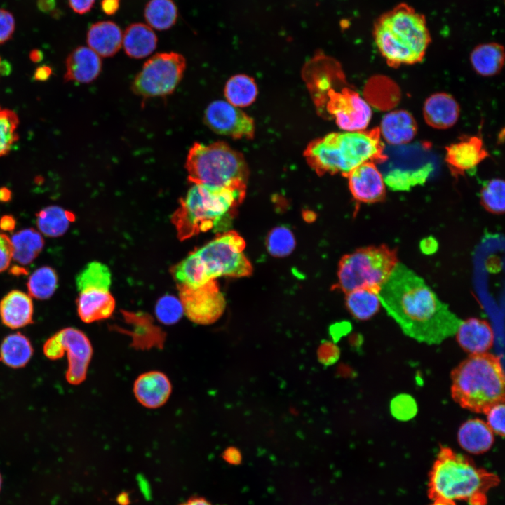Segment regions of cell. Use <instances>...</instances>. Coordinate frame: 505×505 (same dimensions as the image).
<instances>
[{"label": "cell", "mask_w": 505, "mask_h": 505, "mask_svg": "<svg viewBox=\"0 0 505 505\" xmlns=\"http://www.w3.org/2000/svg\"><path fill=\"white\" fill-rule=\"evenodd\" d=\"M378 127L335 132L311 141L304 152L309 166L319 175L349 173L363 163H382L387 156Z\"/></svg>", "instance_id": "277c9868"}, {"label": "cell", "mask_w": 505, "mask_h": 505, "mask_svg": "<svg viewBox=\"0 0 505 505\" xmlns=\"http://www.w3.org/2000/svg\"><path fill=\"white\" fill-rule=\"evenodd\" d=\"M432 170L431 164H426L414 170L393 169L388 173L385 184L393 189H408L411 186L424 182Z\"/></svg>", "instance_id": "e575fe53"}, {"label": "cell", "mask_w": 505, "mask_h": 505, "mask_svg": "<svg viewBox=\"0 0 505 505\" xmlns=\"http://www.w3.org/2000/svg\"><path fill=\"white\" fill-rule=\"evenodd\" d=\"M29 339L20 332L7 335L0 345V361L12 368L25 366L33 355Z\"/></svg>", "instance_id": "83f0119b"}, {"label": "cell", "mask_w": 505, "mask_h": 505, "mask_svg": "<svg viewBox=\"0 0 505 505\" xmlns=\"http://www.w3.org/2000/svg\"><path fill=\"white\" fill-rule=\"evenodd\" d=\"M74 220L72 213L57 206L44 208L36 215V224L39 231L49 237L63 235Z\"/></svg>", "instance_id": "4dcf8cb0"}, {"label": "cell", "mask_w": 505, "mask_h": 505, "mask_svg": "<svg viewBox=\"0 0 505 505\" xmlns=\"http://www.w3.org/2000/svg\"><path fill=\"white\" fill-rule=\"evenodd\" d=\"M445 149V161L454 174H464L488 156L483 140L478 136L464 137Z\"/></svg>", "instance_id": "e0dca14e"}, {"label": "cell", "mask_w": 505, "mask_h": 505, "mask_svg": "<svg viewBox=\"0 0 505 505\" xmlns=\"http://www.w3.org/2000/svg\"><path fill=\"white\" fill-rule=\"evenodd\" d=\"M55 334L62 356L66 353L68 359L66 379L71 384H80L86 379L92 358L91 342L85 333L74 328H65Z\"/></svg>", "instance_id": "5bb4252c"}, {"label": "cell", "mask_w": 505, "mask_h": 505, "mask_svg": "<svg viewBox=\"0 0 505 505\" xmlns=\"http://www.w3.org/2000/svg\"><path fill=\"white\" fill-rule=\"evenodd\" d=\"M43 58V53L40 50L34 49L29 53V58L34 62H41Z\"/></svg>", "instance_id": "816d5d0a"}, {"label": "cell", "mask_w": 505, "mask_h": 505, "mask_svg": "<svg viewBox=\"0 0 505 505\" xmlns=\"http://www.w3.org/2000/svg\"><path fill=\"white\" fill-rule=\"evenodd\" d=\"M186 65L184 57L178 53H156L143 65L131 89L144 99L170 95L181 81Z\"/></svg>", "instance_id": "8fae6325"}, {"label": "cell", "mask_w": 505, "mask_h": 505, "mask_svg": "<svg viewBox=\"0 0 505 505\" xmlns=\"http://www.w3.org/2000/svg\"><path fill=\"white\" fill-rule=\"evenodd\" d=\"M334 58L318 52L303 69L304 80L320 115L334 119L343 130H365L372 109L358 93L346 86Z\"/></svg>", "instance_id": "7a4b0ae2"}, {"label": "cell", "mask_w": 505, "mask_h": 505, "mask_svg": "<svg viewBox=\"0 0 505 505\" xmlns=\"http://www.w3.org/2000/svg\"><path fill=\"white\" fill-rule=\"evenodd\" d=\"M177 289L184 314L193 323L210 325L223 314L226 302L216 279L198 287L177 284Z\"/></svg>", "instance_id": "7c38bea8"}, {"label": "cell", "mask_w": 505, "mask_h": 505, "mask_svg": "<svg viewBox=\"0 0 505 505\" xmlns=\"http://www.w3.org/2000/svg\"><path fill=\"white\" fill-rule=\"evenodd\" d=\"M121 0H102L101 9L108 15L115 14L120 7Z\"/></svg>", "instance_id": "f6af8a7d"}, {"label": "cell", "mask_w": 505, "mask_h": 505, "mask_svg": "<svg viewBox=\"0 0 505 505\" xmlns=\"http://www.w3.org/2000/svg\"><path fill=\"white\" fill-rule=\"evenodd\" d=\"M123 32L115 22L110 20L99 21L93 24L86 35L88 47L100 57L114 55L121 48Z\"/></svg>", "instance_id": "cb8c5ba5"}, {"label": "cell", "mask_w": 505, "mask_h": 505, "mask_svg": "<svg viewBox=\"0 0 505 505\" xmlns=\"http://www.w3.org/2000/svg\"><path fill=\"white\" fill-rule=\"evenodd\" d=\"M460 447L472 454H481L487 452L494 442V433L486 422L479 419H470L464 422L457 432Z\"/></svg>", "instance_id": "d4e9b609"}, {"label": "cell", "mask_w": 505, "mask_h": 505, "mask_svg": "<svg viewBox=\"0 0 505 505\" xmlns=\"http://www.w3.org/2000/svg\"><path fill=\"white\" fill-rule=\"evenodd\" d=\"M13 259V247L11 238L0 233V273L6 270Z\"/></svg>", "instance_id": "7bdbcfd3"}, {"label": "cell", "mask_w": 505, "mask_h": 505, "mask_svg": "<svg viewBox=\"0 0 505 505\" xmlns=\"http://www.w3.org/2000/svg\"><path fill=\"white\" fill-rule=\"evenodd\" d=\"M11 192L6 187L0 188V201H8L11 199Z\"/></svg>", "instance_id": "f5cc1de1"}, {"label": "cell", "mask_w": 505, "mask_h": 505, "mask_svg": "<svg viewBox=\"0 0 505 505\" xmlns=\"http://www.w3.org/2000/svg\"><path fill=\"white\" fill-rule=\"evenodd\" d=\"M378 295L381 304L403 332L419 342L441 343L454 335L462 321L420 276L399 262Z\"/></svg>", "instance_id": "6da1fadb"}, {"label": "cell", "mask_w": 505, "mask_h": 505, "mask_svg": "<svg viewBox=\"0 0 505 505\" xmlns=\"http://www.w3.org/2000/svg\"><path fill=\"white\" fill-rule=\"evenodd\" d=\"M13 259L19 264H30L41 252L44 245L41 234L33 229L20 230L11 238Z\"/></svg>", "instance_id": "f1b7e54d"}, {"label": "cell", "mask_w": 505, "mask_h": 505, "mask_svg": "<svg viewBox=\"0 0 505 505\" xmlns=\"http://www.w3.org/2000/svg\"><path fill=\"white\" fill-rule=\"evenodd\" d=\"M504 403H500L491 407L487 412L486 423L494 434L504 436Z\"/></svg>", "instance_id": "ab89813d"}, {"label": "cell", "mask_w": 505, "mask_h": 505, "mask_svg": "<svg viewBox=\"0 0 505 505\" xmlns=\"http://www.w3.org/2000/svg\"><path fill=\"white\" fill-rule=\"evenodd\" d=\"M17 114L0 106V157L7 155L18 140Z\"/></svg>", "instance_id": "d590c367"}, {"label": "cell", "mask_w": 505, "mask_h": 505, "mask_svg": "<svg viewBox=\"0 0 505 505\" xmlns=\"http://www.w3.org/2000/svg\"><path fill=\"white\" fill-rule=\"evenodd\" d=\"M398 263L396 250L386 245L358 249L341 259L337 288L345 293L358 288L379 292Z\"/></svg>", "instance_id": "30bf717a"}, {"label": "cell", "mask_w": 505, "mask_h": 505, "mask_svg": "<svg viewBox=\"0 0 505 505\" xmlns=\"http://www.w3.org/2000/svg\"><path fill=\"white\" fill-rule=\"evenodd\" d=\"M112 274L109 267L97 261L90 262L79 273L76 285L80 298H94L110 293Z\"/></svg>", "instance_id": "44dd1931"}, {"label": "cell", "mask_w": 505, "mask_h": 505, "mask_svg": "<svg viewBox=\"0 0 505 505\" xmlns=\"http://www.w3.org/2000/svg\"><path fill=\"white\" fill-rule=\"evenodd\" d=\"M154 311L158 321L166 325L175 324L184 314L180 299L170 295L159 298Z\"/></svg>", "instance_id": "f35d334b"}, {"label": "cell", "mask_w": 505, "mask_h": 505, "mask_svg": "<svg viewBox=\"0 0 505 505\" xmlns=\"http://www.w3.org/2000/svg\"><path fill=\"white\" fill-rule=\"evenodd\" d=\"M372 36L381 55L393 68L421 62L431 41L425 16L404 2L376 19Z\"/></svg>", "instance_id": "5b68a950"}, {"label": "cell", "mask_w": 505, "mask_h": 505, "mask_svg": "<svg viewBox=\"0 0 505 505\" xmlns=\"http://www.w3.org/2000/svg\"><path fill=\"white\" fill-rule=\"evenodd\" d=\"M346 305L355 318L365 321L379 311L381 302L378 292L370 288H358L346 293Z\"/></svg>", "instance_id": "f546056e"}, {"label": "cell", "mask_w": 505, "mask_h": 505, "mask_svg": "<svg viewBox=\"0 0 505 505\" xmlns=\"http://www.w3.org/2000/svg\"><path fill=\"white\" fill-rule=\"evenodd\" d=\"M180 505H214L202 497H192Z\"/></svg>", "instance_id": "f907efd6"}, {"label": "cell", "mask_w": 505, "mask_h": 505, "mask_svg": "<svg viewBox=\"0 0 505 505\" xmlns=\"http://www.w3.org/2000/svg\"><path fill=\"white\" fill-rule=\"evenodd\" d=\"M223 458L229 464L234 465L240 464L241 461L240 452L234 447L227 449L223 453Z\"/></svg>", "instance_id": "bcb514c9"}, {"label": "cell", "mask_w": 505, "mask_h": 505, "mask_svg": "<svg viewBox=\"0 0 505 505\" xmlns=\"http://www.w3.org/2000/svg\"><path fill=\"white\" fill-rule=\"evenodd\" d=\"M15 27V18L11 13L0 8V44L12 37Z\"/></svg>", "instance_id": "b9f144b4"}, {"label": "cell", "mask_w": 505, "mask_h": 505, "mask_svg": "<svg viewBox=\"0 0 505 505\" xmlns=\"http://www.w3.org/2000/svg\"><path fill=\"white\" fill-rule=\"evenodd\" d=\"M454 335L460 347L469 354L486 353L494 344L493 330L484 319L462 320Z\"/></svg>", "instance_id": "ac0fdd59"}, {"label": "cell", "mask_w": 505, "mask_h": 505, "mask_svg": "<svg viewBox=\"0 0 505 505\" xmlns=\"http://www.w3.org/2000/svg\"><path fill=\"white\" fill-rule=\"evenodd\" d=\"M144 19L157 30L171 28L177 19V9L173 0H149L144 10Z\"/></svg>", "instance_id": "d6a6232c"}, {"label": "cell", "mask_w": 505, "mask_h": 505, "mask_svg": "<svg viewBox=\"0 0 505 505\" xmlns=\"http://www.w3.org/2000/svg\"><path fill=\"white\" fill-rule=\"evenodd\" d=\"M499 483L497 474L477 466L469 456L440 446L429 473L427 494L431 501L487 505V494Z\"/></svg>", "instance_id": "3957f363"}, {"label": "cell", "mask_w": 505, "mask_h": 505, "mask_svg": "<svg viewBox=\"0 0 505 505\" xmlns=\"http://www.w3.org/2000/svg\"><path fill=\"white\" fill-rule=\"evenodd\" d=\"M504 48L496 42L476 46L470 54V62L475 72L483 76L499 74L504 64Z\"/></svg>", "instance_id": "4316f807"}, {"label": "cell", "mask_w": 505, "mask_h": 505, "mask_svg": "<svg viewBox=\"0 0 505 505\" xmlns=\"http://www.w3.org/2000/svg\"><path fill=\"white\" fill-rule=\"evenodd\" d=\"M34 307L30 295L18 290L6 294L0 302V318L11 329L23 328L33 322Z\"/></svg>", "instance_id": "603a6c76"}, {"label": "cell", "mask_w": 505, "mask_h": 505, "mask_svg": "<svg viewBox=\"0 0 505 505\" xmlns=\"http://www.w3.org/2000/svg\"><path fill=\"white\" fill-rule=\"evenodd\" d=\"M64 80L79 83H89L97 78L102 63L100 57L89 47L81 46L67 56Z\"/></svg>", "instance_id": "d6986e66"}, {"label": "cell", "mask_w": 505, "mask_h": 505, "mask_svg": "<svg viewBox=\"0 0 505 505\" xmlns=\"http://www.w3.org/2000/svg\"><path fill=\"white\" fill-rule=\"evenodd\" d=\"M15 220L11 215H4L0 219V228L4 231H11L15 228Z\"/></svg>", "instance_id": "681fc988"}, {"label": "cell", "mask_w": 505, "mask_h": 505, "mask_svg": "<svg viewBox=\"0 0 505 505\" xmlns=\"http://www.w3.org/2000/svg\"><path fill=\"white\" fill-rule=\"evenodd\" d=\"M117 501L119 505H128L129 504V497L126 493H121L117 497Z\"/></svg>", "instance_id": "db71d44e"}, {"label": "cell", "mask_w": 505, "mask_h": 505, "mask_svg": "<svg viewBox=\"0 0 505 505\" xmlns=\"http://www.w3.org/2000/svg\"><path fill=\"white\" fill-rule=\"evenodd\" d=\"M95 0H68L70 8L78 14H85L93 8Z\"/></svg>", "instance_id": "ee69618b"}, {"label": "cell", "mask_w": 505, "mask_h": 505, "mask_svg": "<svg viewBox=\"0 0 505 505\" xmlns=\"http://www.w3.org/2000/svg\"><path fill=\"white\" fill-rule=\"evenodd\" d=\"M504 182L501 179L494 178L487 181L480 191L481 202L490 212L496 214L504 211Z\"/></svg>", "instance_id": "74e56055"}, {"label": "cell", "mask_w": 505, "mask_h": 505, "mask_svg": "<svg viewBox=\"0 0 505 505\" xmlns=\"http://www.w3.org/2000/svg\"><path fill=\"white\" fill-rule=\"evenodd\" d=\"M52 74L51 68L47 65L39 67L34 72V79L36 81H44L49 79Z\"/></svg>", "instance_id": "7dc6e473"}, {"label": "cell", "mask_w": 505, "mask_h": 505, "mask_svg": "<svg viewBox=\"0 0 505 505\" xmlns=\"http://www.w3.org/2000/svg\"><path fill=\"white\" fill-rule=\"evenodd\" d=\"M459 105L450 94L440 92L431 95L423 105L425 122L436 129H447L459 119Z\"/></svg>", "instance_id": "ffe728a7"}, {"label": "cell", "mask_w": 505, "mask_h": 505, "mask_svg": "<svg viewBox=\"0 0 505 505\" xmlns=\"http://www.w3.org/2000/svg\"><path fill=\"white\" fill-rule=\"evenodd\" d=\"M172 384L166 374L161 371H149L135 380L133 393L137 401L149 409L163 406L169 399Z\"/></svg>", "instance_id": "2e32d148"}, {"label": "cell", "mask_w": 505, "mask_h": 505, "mask_svg": "<svg viewBox=\"0 0 505 505\" xmlns=\"http://www.w3.org/2000/svg\"><path fill=\"white\" fill-rule=\"evenodd\" d=\"M158 38L149 25L136 22L128 25L123 34L122 45L130 58H144L156 49Z\"/></svg>", "instance_id": "484cf974"}, {"label": "cell", "mask_w": 505, "mask_h": 505, "mask_svg": "<svg viewBox=\"0 0 505 505\" xmlns=\"http://www.w3.org/2000/svg\"><path fill=\"white\" fill-rule=\"evenodd\" d=\"M1 485H2V477H1V473H0V491H1Z\"/></svg>", "instance_id": "9f6ffc18"}, {"label": "cell", "mask_w": 505, "mask_h": 505, "mask_svg": "<svg viewBox=\"0 0 505 505\" xmlns=\"http://www.w3.org/2000/svg\"><path fill=\"white\" fill-rule=\"evenodd\" d=\"M346 177L350 191L356 201L372 203L384 198V179L375 163L368 161L361 163L353 169Z\"/></svg>", "instance_id": "9a60e30c"}, {"label": "cell", "mask_w": 505, "mask_h": 505, "mask_svg": "<svg viewBox=\"0 0 505 505\" xmlns=\"http://www.w3.org/2000/svg\"><path fill=\"white\" fill-rule=\"evenodd\" d=\"M246 187H217L193 184L171 217L180 241L210 230L224 229Z\"/></svg>", "instance_id": "52a82bcc"}, {"label": "cell", "mask_w": 505, "mask_h": 505, "mask_svg": "<svg viewBox=\"0 0 505 505\" xmlns=\"http://www.w3.org/2000/svg\"><path fill=\"white\" fill-rule=\"evenodd\" d=\"M257 92L255 80L245 74L231 76L224 90L226 101L238 108L250 105L255 100Z\"/></svg>", "instance_id": "1f68e13d"}, {"label": "cell", "mask_w": 505, "mask_h": 505, "mask_svg": "<svg viewBox=\"0 0 505 505\" xmlns=\"http://www.w3.org/2000/svg\"><path fill=\"white\" fill-rule=\"evenodd\" d=\"M430 505H456V503L441 499H436L432 500V503Z\"/></svg>", "instance_id": "11a10c76"}, {"label": "cell", "mask_w": 505, "mask_h": 505, "mask_svg": "<svg viewBox=\"0 0 505 505\" xmlns=\"http://www.w3.org/2000/svg\"><path fill=\"white\" fill-rule=\"evenodd\" d=\"M1 61H2V60H1V58H0V65H1Z\"/></svg>", "instance_id": "6f0895ef"}, {"label": "cell", "mask_w": 505, "mask_h": 505, "mask_svg": "<svg viewBox=\"0 0 505 505\" xmlns=\"http://www.w3.org/2000/svg\"><path fill=\"white\" fill-rule=\"evenodd\" d=\"M266 244L269 254L276 257H283L293 251L295 238L290 229L278 226L271 230Z\"/></svg>", "instance_id": "8d00e7d4"}, {"label": "cell", "mask_w": 505, "mask_h": 505, "mask_svg": "<svg viewBox=\"0 0 505 505\" xmlns=\"http://www.w3.org/2000/svg\"><path fill=\"white\" fill-rule=\"evenodd\" d=\"M185 168L191 183L217 187H246L249 175L243 154L224 142H194Z\"/></svg>", "instance_id": "9c48e42d"}, {"label": "cell", "mask_w": 505, "mask_h": 505, "mask_svg": "<svg viewBox=\"0 0 505 505\" xmlns=\"http://www.w3.org/2000/svg\"><path fill=\"white\" fill-rule=\"evenodd\" d=\"M450 375L452 398L462 408L485 414L504 403V374L499 356L488 352L469 354Z\"/></svg>", "instance_id": "ba28073f"}, {"label": "cell", "mask_w": 505, "mask_h": 505, "mask_svg": "<svg viewBox=\"0 0 505 505\" xmlns=\"http://www.w3.org/2000/svg\"><path fill=\"white\" fill-rule=\"evenodd\" d=\"M244 239L236 232L222 233L190 252L175 265L172 274L177 284L198 287L218 277H245L252 274L251 263L243 253Z\"/></svg>", "instance_id": "8992f818"}, {"label": "cell", "mask_w": 505, "mask_h": 505, "mask_svg": "<svg viewBox=\"0 0 505 505\" xmlns=\"http://www.w3.org/2000/svg\"><path fill=\"white\" fill-rule=\"evenodd\" d=\"M203 122L214 133L234 139H252L255 135L252 118L224 100H215L208 105Z\"/></svg>", "instance_id": "4fadbf2b"}, {"label": "cell", "mask_w": 505, "mask_h": 505, "mask_svg": "<svg viewBox=\"0 0 505 505\" xmlns=\"http://www.w3.org/2000/svg\"><path fill=\"white\" fill-rule=\"evenodd\" d=\"M340 351L334 343L325 341L321 343L317 350L319 362L325 365H330L336 363L339 357Z\"/></svg>", "instance_id": "60d3db41"}, {"label": "cell", "mask_w": 505, "mask_h": 505, "mask_svg": "<svg viewBox=\"0 0 505 505\" xmlns=\"http://www.w3.org/2000/svg\"><path fill=\"white\" fill-rule=\"evenodd\" d=\"M58 275L50 267L44 266L36 269L29 277L27 289L30 296L46 299L55 292L58 285Z\"/></svg>", "instance_id": "836d02e7"}, {"label": "cell", "mask_w": 505, "mask_h": 505, "mask_svg": "<svg viewBox=\"0 0 505 505\" xmlns=\"http://www.w3.org/2000/svg\"><path fill=\"white\" fill-rule=\"evenodd\" d=\"M380 135L389 144L401 145L416 136L418 126L413 116L406 110L398 109L386 114L379 128Z\"/></svg>", "instance_id": "7402d4cb"}, {"label": "cell", "mask_w": 505, "mask_h": 505, "mask_svg": "<svg viewBox=\"0 0 505 505\" xmlns=\"http://www.w3.org/2000/svg\"><path fill=\"white\" fill-rule=\"evenodd\" d=\"M55 6L56 0H37V7L42 12L50 13Z\"/></svg>", "instance_id": "c3c4849f"}]
</instances>
